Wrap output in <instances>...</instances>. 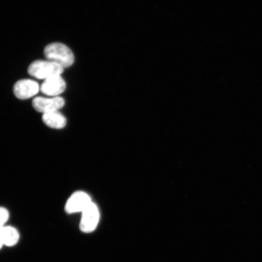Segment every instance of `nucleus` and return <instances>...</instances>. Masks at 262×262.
<instances>
[{
  "label": "nucleus",
  "instance_id": "1",
  "mask_svg": "<svg viewBox=\"0 0 262 262\" xmlns=\"http://www.w3.org/2000/svg\"><path fill=\"white\" fill-rule=\"evenodd\" d=\"M44 54L48 60L54 62L63 68L71 67L74 63L73 51L67 45L60 42H54L47 46Z\"/></svg>",
  "mask_w": 262,
  "mask_h": 262
},
{
  "label": "nucleus",
  "instance_id": "2",
  "mask_svg": "<svg viewBox=\"0 0 262 262\" xmlns=\"http://www.w3.org/2000/svg\"><path fill=\"white\" fill-rule=\"evenodd\" d=\"M63 71L64 68L60 65L49 60L35 61L28 68V74L31 76L40 80H46L54 75H61Z\"/></svg>",
  "mask_w": 262,
  "mask_h": 262
},
{
  "label": "nucleus",
  "instance_id": "3",
  "mask_svg": "<svg viewBox=\"0 0 262 262\" xmlns=\"http://www.w3.org/2000/svg\"><path fill=\"white\" fill-rule=\"evenodd\" d=\"M80 229L84 233H91L96 230L100 221V212L93 202L81 213Z\"/></svg>",
  "mask_w": 262,
  "mask_h": 262
},
{
  "label": "nucleus",
  "instance_id": "4",
  "mask_svg": "<svg viewBox=\"0 0 262 262\" xmlns=\"http://www.w3.org/2000/svg\"><path fill=\"white\" fill-rule=\"evenodd\" d=\"M93 201L88 193L83 191H75L66 202L64 211L68 214L81 213Z\"/></svg>",
  "mask_w": 262,
  "mask_h": 262
},
{
  "label": "nucleus",
  "instance_id": "5",
  "mask_svg": "<svg viewBox=\"0 0 262 262\" xmlns=\"http://www.w3.org/2000/svg\"><path fill=\"white\" fill-rule=\"evenodd\" d=\"M65 104L63 98L60 96L55 97H35L32 101L34 109L42 114L58 111L63 108Z\"/></svg>",
  "mask_w": 262,
  "mask_h": 262
},
{
  "label": "nucleus",
  "instance_id": "6",
  "mask_svg": "<svg viewBox=\"0 0 262 262\" xmlns=\"http://www.w3.org/2000/svg\"><path fill=\"white\" fill-rule=\"evenodd\" d=\"M67 84L61 75H54L44 80L40 86L41 93L46 96L55 97L63 93Z\"/></svg>",
  "mask_w": 262,
  "mask_h": 262
},
{
  "label": "nucleus",
  "instance_id": "7",
  "mask_svg": "<svg viewBox=\"0 0 262 262\" xmlns=\"http://www.w3.org/2000/svg\"><path fill=\"white\" fill-rule=\"evenodd\" d=\"M40 90L37 81L25 79L19 80L14 85V93L16 98L26 100L36 96Z\"/></svg>",
  "mask_w": 262,
  "mask_h": 262
},
{
  "label": "nucleus",
  "instance_id": "8",
  "mask_svg": "<svg viewBox=\"0 0 262 262\" xmlns=\"http://www.w3.org/2000/svg\"><path fill=\"white\" fill-rule=\"evenodd\" d=\"M42 120L46 125L54 129H63L67 123V119L59 111L42 114Z\"/></svg>",
  "mask_w": 262,
  "mask_h": 262
},
{
  "label": "nucleus",
  "instance_id": "9",
  "mask_svg": "<svg viewBox=\"0 0 262 262\" xmlns=\"http://www.w3.org/2000/svg\"><path fill=\"white\" fill-rule=\"evenodd\" d=\"M9 212L7 209L0 206V228L6 225L9 221Z\"/></svg>",
  "mask_w": 262,
  "mask_h": 262
},
{
  "label": "nucleus",
  "instance_id": "10",
  "mask_svg": "<svg viewBox=\"0 0 262 262\" xmlns=\"http://www.w3.org/2000/svg\"><path fill=\"white\" fill-rule=\"evenodd\" d=\"M3 247H5L4 238L2 231V228H0V250H2Z\"/></svg>",
  "mask_w": 262,
  "mask_h": 262
}]
</instances>
